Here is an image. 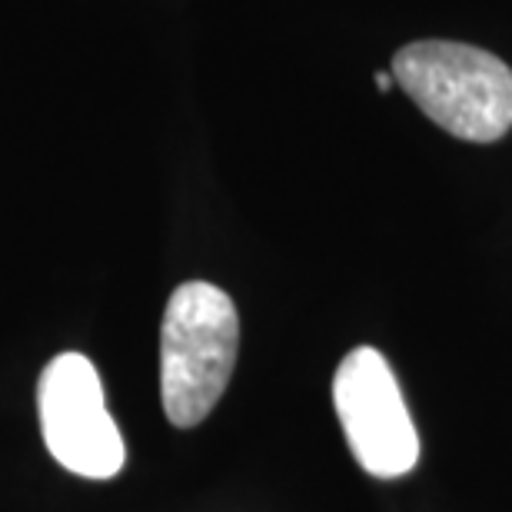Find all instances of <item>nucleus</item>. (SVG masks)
Masks as SVG:
<instances>
[{"label": "nucleus", "instance_id": "nucleus-4", "mask_svg": "<svg viewBox=\"0 0 512 512\" xmlns=\"http://www.w3.org/2000/svg\"><path fill=\"white\" fill-rule=\"evenodd\" d=\"M333 406L356 463L376 479H399L419 463V436L386 356L356 346L333 376Z\"/></svg>", "mask_w": 512, "mask_h": 512}, {"label": "nucleus", "instance_id": "nucleus-3", "mask_svg": "<svg viewBox=\"0 0 512 512\" xmlns=\"http://www.w3.org/2000/svg\"><path fill=\"white\" fill-rule=\"evenodd\" d=\"M37 413L47 453L67 473L114 479L124 469V436L107 409L97 366L84 353H60L44 366L37 383Z\"/></svg>", "mask_w": 512, "mask_h": 512}, {"label": "nucleus", "instance_id": "nucleus-1", "mask_svg": "<svg viewBox=\"0 0 512 512\" xmlns=\"http://www.w3.org/2000/svg\"><path fill=\"white\" fill-rule=\"evenodd\" d=\"M240 350L237 306L220 286L190 280L173 290L160 330V399L177 429L213 413Z\"/></svg>", "mask_w": 512, "mask_h": 512}, {"label": "nucleus", "instance_id": "nucleus-2", "mask_svg": "<svg viewBox=\"0 0 512 512\" xmlns=\"http://www.w3.org/2000/svg\"><path fill=\"white\" fill-rule=\"evenodd\" d=\"M393 80L436 127L459 140L493 143L512 127V70L489 50L416 40L396 50Z\"/></svg>", "mask_w": 512, "mask_h": 512}, {"label": "nucleus", "instance_id": "nucleus-5", "mask_svg": "<svg viewBox=\"0 0 512 512\" xmlns=\"http://www.w3.org/2000/svg\"><path fill=\"white\" fill-rule=\"evenodd\" d=\"M393 84H396L393 74H376V87H380L383 94H389V90H393Z\"/></svg>", "mask_w": 512, "mask_h": 512}]
</instances>
